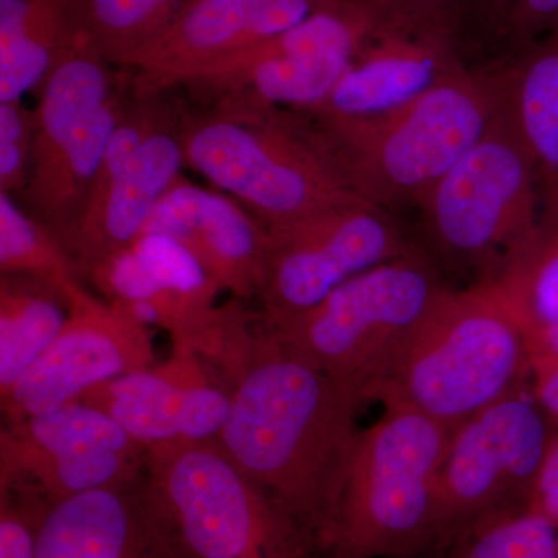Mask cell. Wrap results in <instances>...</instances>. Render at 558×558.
Segmentation results:
<instances>
[{"label":"cell","mask_w":558,"mask_h":558,"mask_svg":"<svg viewBox=\"0 0 558 558\" xmlns=\"http://www.w3.org/2000/svg\"><path fill=\"white\" fill-rule=\"evenodd\" d=\"M360 407L339 381L258 326L216 438L310 532L318 558L357 444Z\"/></svg>","instance_id":"6da1fadb"},{"label":"cell","mask_w":558,"mask_h":558,"mask_svg":"<svg viewBox=\"0 0 558 558\" xmlns=\"http://www.w3.org/2000/svg\"><path fill=\"white\" fill-rule=\"evenodd\" d=\"M494 76L461 65L417 100L368 120L307 121L315 142L354 193L376 207L417 205L490 130Z\"/></svg>","instance_id":"7a4b0ae2"},{"label":"cell","mask_w":558,"mask_h":558,"mask_svg":"<svg viewBox=\"0 0 558 558\" xmlns=\"http://www.w3.org/2000/svg\"><path fill=\"white\" fill-rule=\"evenodd\" d=\"M360 432L319 558H411L439 549L438 478L451 429L402 405Z\"/></svg>","instance_id":"3957f363"},{"label":"cell","mask_w":558,"mask_h":558,"mask_svg":"<svg viewBox=\"0 0 558 558\" xmlns=\"http://www.w3.org/2000/svg\"><path fill=\"white\" fill-rule=\"evenodd\" d=\"M186 165L266 229L355 202L299 112L215 105L182 117Z\"/></svg>","instance_id":"277c9868"},{"label":"cell","mask_w":558,"mask_h":558,"mask_svg":"<svg viewBox=\"0 0 558 558\" xmlns=\"http://www.w3.org/2000/svg\"><path fill=\"white\" fill-rule=\"evenodd\" d=\"M526 330L492 284L449 290L381 388L384 405L417 411L453 432L529 387Z\"/></svg>","instance_id":"5b68a950"},{"label":"cell","mask_w":558,"mask_h":558,"mask_svg":"<svg viewBox=\"0 0 558 558\" xmlns=\"http://www.w3.org/2000/svg\"><path fill=\"white\" fill-rule=\"evenodd\" d=\"M449 290L433 264L414 250L351 279L314 310L258 326L365 405L379 398Z\"/></svg>","instance_id":"8992f818"},{"label":"cell","mask_w":558,"mask_h":558,"mask_svg":"<svg viewBox=\"0 0 558 558\" xmlns=\"http://www.w3.org/2000/svg\"><path fill=\"white\" fill-rule=\"evenodd\" d=\"M146 475L189 558H318V548L216 439L146 447Z\"/></svg>","instance_id":"52a82bcc"},{"label":"cell","mask_w":558,"mask_h":558,"mask_svg":"<svg viewBox=\"0 0 558 558\" xmlns=\"http://www.w3.org/2000/svg\"><path fill=\"white\" fill-rule=\"evenodd\" d=\"M542 201L537 165L499 105L490 130L416 207L436 255L486 284L537 227Z\"/></svg>","instance_id":"ba28073f"},{"label":"cell","mask_w":558,"mask_h":558,"mask_svg":"<svg viewBox=\"0 0 558 558\" xmlns=\"http://www.w3.org/2000/svg\"><path fill=\"white\" fill-rule=\"evenodd\" d=\"M392 16L374 0H329L281 35L191 81L215 105L317 110L336 89L360 49Z\"/></svg>","instance_id":"9c48e42d"},{"label":"cell","mask_w":558,"mask_h":558,"mask_svg":"<svg viewBox=\"0 0 558 558\" xmlns=\"http://www.w3.org/2000/svg\"><path fill=\"white\" fill-rule=\"evenodd\" d=\"M554 435L529 387L451 432L438 478L440 550L483 517L526 506Z\"/></svg>","instance_id":"30bf717a"},{"label":"cell","mask_w":558,"mask_h":558,"mask_svg":"<svg viewBox=\"0 0 558 558\" xmlns=\"http://www.w3.org/2000/svg\"><path fill=\"white\" fill-rule=\"evenodd\" d=\"M267 230L260 323L314 310L374 267L414 252L384 209L355 202Z\"/></svg>","instance_id":"8fae6325"},{"label":"cell","mask_w":558,"mask_h":558,"mask_svg":"<svg viewBox=\"0 0 558 558\" xmlns=\"http://www.w3.org/2000/svg\"><path fill=\"white\" fill-rule=\"evenodd\" d=\"M146 475V447L105 411L75 402L5 422L0 432V488L47 502Z\"/></svg>","instance_id":"7c38bea8"},{"label":"cell","mask_w":558,"mask_h":558,"mask_svg":"<svg viewBox=\"0 0 558 558\" xmlns=\"http://www.w3.org/2000/svg\"><path fill=\"white\" fill-rule=\"evenodd\" d=\"M64 292L68 322L43 357L0 399L5 422L80 402L89 389L156 362L150 328L94 296L80 278Z\"/></svg>","instance_id":"4fadbf2b"},{"label":"cell","mask_w":558,"mask_h":558,"mask_svg":"<svg viewBox=\"0 0 558 558\" xmlns=\"http://www.w3.org/2000/svg\"><path fill=\"white\" fill-rule=\"evenodd\" d=\"M329 0H190L131 70L134 94L165 95L281 35Z\"/></svg>","instance_id":"5bb4252c"},{"label":"cell","mask_w":558,"mask_h":558,"mask_svg":"<svg viewBox=\"0 0 558 558\" xmlns=\"http://www.w3.org/2000/svg\"><path fill=\"white\" fill-rule=\"evenodd\" d=\"M447 16L392 14L355 54L315 120H368L427 94L464 65ZM301 113V112H300Z\"/></svg>","instance_id":"9a60e30c"},{"label":"cell","mask_w":558,"mask_h":558,"mask_svg":"<svg viewBox=\"0 0 558 558\" xmlns=\"http://www.w3.org/2000/svg\"><path fill=\"white\" fill-rule=\"evenodd\" d=\"M80 402L105 411L143 446L216 439L226 425L231 391L222 374L190 349L105 381Z\"/></svg>","instance_id":"2e32d148"},{"label":"cell","mask_w":558,"mask_h":558,"mask_svg":"<svg viewBox=\"0 0 558 558\" xmlns=\"http://www.w3.org/2000/svg\"><path fill=\"white\" fill-rule=\"evenodd\" d=\"M38 558H189L148 475L50 505Z\"/></svg>","instance_id":"e0dca14e"},{"label":"cell","mask_w":558,"mask_h":558,"mask_svg":"<svg viewBox=\"0 0 558 558\" xmlns=\"http://www.w3.org/2000/svg\"><path fill=\"white\" fill-rule=\"evenodd\" d=\"M143 233L167 234L185 244L234 299L258 295L267 230L229 194L180 175L150 213Z\"/></svg>","instance_id":"ac0fdd59"},{"label":"cell","mask_w":558,"mask_h":558,"mask_svg":"<svg viewBox=\"0 0 558 558\" xmlns=\"http://www.w3.org/2000/svg\"><path fill=\"white\" fill-rule=\"evenodd\" d=\"M180 124L182 117L154 132L131 167L62 234L76 277L86 278L101 260L131 247L143 233L150 213L186 163Z\"/></svg>","instance_id":"d6986e66"},{"label":"cell","mask_w":558,"mask_h":558,"mask_svg":"<svg viewBox=\"0 0 558 558\" xmlns=\"http://www.w3.org/2000/svg\"><path fill=\"white\" fill-rule=\"evenodd\" d=\"M494 76L506 120L531 154L546 207L558 204V27L501 62Z\"/></svg>","instance_id":"ffe728a7"},{"label":"cell","mask_w":558,"mask_h":558,"mask_svg":"<svg viewBox=\"0 0 558 558\" xmlns=\"http://www.w3.org/2000/svg\"><path fill=\"white\" fill-rule=\"evenodd\" d=\"M86 28L87 0H0V102L38 92Z\"/></svg>","instance_id":"44dd1931"},{"label":"cell","mask_w":558,"mask_h":558,"mask_svg":"<svg viewBox=\"0 0 558 558\" xmlns=\"http://www.w3.org/2000/svg\"><path fill=\"white\" fill-rule=\"evenodd\" d=\"M131 94H124L123 86H120L49 159L33 165L21 196L22 205L49 227L58 240L83 211L110 137L119 126Z\"/></svg>","instance_id":"7402d4cb"},{"label":"cell","mask_w":558,"mask_h":558,"mask_svg":"<svg viewBox=\"0 0 558 558\" xmlns=\"http://www.w3.org/2000/svg\"><path fill=\"white\" fill-rule=\"evenodd\" d=\"M64 290L0 275V399L51 347L68 322Z\"/></svg>","instance_id":"603a6c76"},{"label":"cell","mask_w":558,"mask_h":558,"mask_svg":"<svg viewBox=\"0 0 558 558\" xmlns=\"http://www.w3.org/2000/svg\"><path fill=\"white\" fill-rule=\"evenodd\" d=\"M462 57L468 50L510 60L558 27V0H461L449 13Z\"/></svg>","instance_id":"cb8c5ba5"},{"label":"cell","mask_w":558,"mask_h":558,"mask_svg":"<svg viewBox=\"0 0 558 558\" xmlns=\"http://www.w3.org/2000/svg\"><path fill=\"white\" fill-rule=\"evenodd\" d=\"M486 284L501 293L526 332L558 323V204L545 207L527 241Z\"/></svg>","instance_id":"d4e9b609"},{"label":"cell","mask_w":558,"mask_h":558,"mask_svg":"<svg viewBox=\"0 0 558 558\" xmlns=\"http://www.w3.org/2000/svg\"><path fill=\"white\" fill-rule=\"evenodd\" d=\"M0 275L38 279L61 290L78 278L57 234L7 193H0Z\"/></svg>","instance_id":"484cf974"},{"label":"cell","mask_w":558,"mask_h":558,"mask_svg":"<svg viewBox=\"0 0 558 558\" xmlns=\"http://www.w3.org/2000/svg\"><path fill=\"white\" fill-rule=\"evenodd\" d=\"M182 5V0H87L90 32L113 65L132 69Z\"/></svg>","instance_id":"4316f807"},{"label":"cell","mask_w":558,"mask_h":558,"mask_svg":"<svg viewBox=\"0 0 558 558\" xmlns=\"http://www.w3.org/2000/svg\"><path fill=\"white\" fill-rule=\"evenodd\" d=\"M444 558H558V529L524 506L498 510L461 532Z\"/></svg>","instance_id":"83f0119b"},{"label":"cell","mask_w":558,"mask_h":558,"mask_svg":"<svg viewBox=\"0 0 558 558\" xmlns=\"http://www.w3.org/2000/svg\"><path fill=\"white\" fill-rule=\"evenodd\" d=\"M132 247L161 288L202 310L216 307V299L222 289L185 244L167 234L143 233Z\"/></svg>","instance_id":"f1b7e54d"},{"label":"cell","mask_w":558,"mask_h":558,"mask_svg":"<svg viewBox=\"0 0 558 558\" xmlns=\"http://www.w3.org/2000/svg\"><path fill=\"white\" fill-rule=\"evenodd\" d=\"M35 110L22 101L0 102V193L22 196L31 178Z\"/></svg>","instance_id":"f546056e"},{"label":"cell","mask_w":558,"mask_h":558,"mask_svg":"<svg viewBox=\"0 0 558 558\" xmlns=\"http://www.w3.org/2000/svg\"><path fill=\"white\" fill-rule=\"evenodd\" d=\"M50 502L25 492L0 488V558H38L44 517Z\"/></svg>","instance_id":"4dcf8cb0"},{"label":"cell","mask_w":558,"mask_h":558,"mask_svg":"<svg viewBox=\"0 0 558 558\" xmlns=\"http://www.w3.org/2000/svg\"><path fill=\"white\" fill-rule=\"evenodd\" d=\"M524 508L543 517L558 529V432L550 440L545 462Z\"/></svg>","instance_id":"1f68e13d"},{"label":"cell","mask_w":558,"mask_h":558,"mask_svg":"<svg viewBox=\"0 0 558 558\" xmlns=\"http://www.w3.org/2000/svg\"><path fill=\"white\" fill-rule=\"evenodd\" d=\"M529 389L539 410L558 432V363H531Z\"/></svg>","instance_id":"d6a6232c"},{"label":"cell","mask_w":558,"mask_h":558,"mask_svg":"<svg viewBox=\"0 0 558 558\" xmlns=\"http://www.w3.org/2000/svg\"><path fill=\"white\" fill-rule=\"evenodd\" d=\"M399 16H447L461 0H374Z\"/></svg>","instance_id":"836d02e7"},{"label":"cell","mask_w":558,"mask_h":558,"mask_svg":"<svg viewBox=\"0 0 558 558\" xmlns=\"http://www.w3.org/2000/svg\"><path fill=\"white\" fill-rule=\"evenodd\" d=\"M529 362L558 363V323L526 332Z\"/></svg>","instance_id":"e575fe53"},{"label":"cell","mask_w":558,"mask_h":558,"mask_svg":"<svg viewBox=\"0 0 558 558\" xmlns=\"http://www.w3.org/2000/svg\"><path fill=\"white\" fill-rule=\"evenodd\" d=\"M411 558H444V550L436 549L432 553L424 554V556L411 557Z\"/></svg>","instance_id":"d590c367"}]
</instances>
